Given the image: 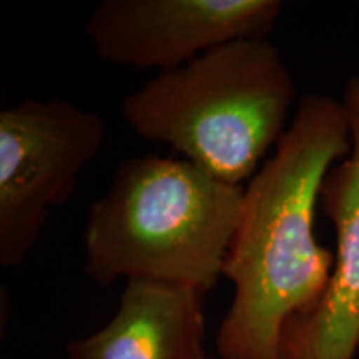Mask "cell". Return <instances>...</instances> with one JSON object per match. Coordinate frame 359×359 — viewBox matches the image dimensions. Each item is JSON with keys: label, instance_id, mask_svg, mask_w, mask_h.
I'll list each match as a JSON object with an SVG mask.
<instances>
[{"label": "cell", "instance_id": "cell-1", "mask_svg": "<svg viewBox=\"0 0 359 359\" xmlns=\"http://www.w3.org/2000/svg\"><path fill=\"white\" fill-rule=\"evenodd\" d=\"M343 100L309 93L245 188L223 276L233 298L215 334L218 359H278L283 327L325 290L334 253L316 238L323 183L349 154Z\"/></svg>", "mask_w": 359, "mask_h": 359}, {"label": "cell", "instance_id": "cell-2", "mask_svg": "<svg viewBox=\"0 0 359 359\" xmlns=\"http://www.w3.org/2000/svg\"><path fill=\"white\" fill-rule=\"evenodd\" d=\"M245 188L188 160H125L83 230L85 275L97 285L147 280L208 293L223 276Z\"/></svg>", "mask_w": 359, "mask_h": 359}, {"label": "cell", "instance_id": "cell-3", "mask_svg": "<svg viewBox=\"0 0 359 359\" xmlns=\"http://www.w3.org/2000/svg\"><path fill=\"white\" fill-rule=\"evenodd\" d=\"M291 72L268 39H241L154 79L122 102L147 142L168 145L223 182L240 185L288 128Z\"/></svg>", "mask_w": 359, "mask_h": 359}, {"label": "cell", "instance_id": "cell-4", "mask_svg": "<svg viewBox=\"0 0 359 359\" xmlns=\"http://www.w3.org/2000/svg\"><path fill=\"white\" fill-rule=\"evenodd\" d=\"M107 127L95 111L64 100L25 98L0 111V264L19 266L48 213L70 198L97 158Z\"/></svg>", "mask_w": 359, "mask_h": 359}, {"label": "cell", "instance_id": "cell-5", "mask_svg": "<svg viewBox=\"0 0 359 359\" xmlns=\"http://www.w3.org/2000/svg\"><path fill=\"white\" fill-rule=\"evenodd\" d=\"M283 11L278 0H102L85 35L111 65L177 70L241 39H268Z\"/></svg>", "mask_w": 359, "mask_h": 359}, {"label": "cell", "instance_id": "cell-6", "mask_svg": "<svg viewBox=\"0 0 359 359\" xmlns=\"http://www.w3.org/2000/svg\"><path fill=\"white\" fill-rule=\"evenodd\" d=\"M343 103L351 148L327 173L320 198L336 231L333 268L318 302L283 327L278 359H354L359 349V75Z\"/></svg>", "mask_w": 359, "mask_h": 359}, {"label": "cell", "instance_id": "cell-7", "mask_svg": "<svg viewBox=\"0 0 359 359\" xmlns=\"http://www.w3.org/2000/svg\"><path fill=\"white\" fill-rule=\"evenodd\" d=\"M205 293L172 283L132 280L114 318L70 341L69 359H212L205 351Z\"/></svg>", "mask_w": 359, "mask_h": 359}, {"label": "cell", "instance_id": "cell-8", "mask_svg": "<svg viewBox=\"0 0 359 359\" xmlns=\"http://www.w3.org/2000/svg\"><path fill=\"white\" fill-rule=\"evenodd\" d=\"M212 359H213V358H212Z\"/></svg>", "mask_w": 359, "mask_h": 359}]
</instances>
